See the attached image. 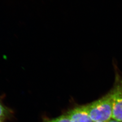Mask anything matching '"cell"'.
<instances>
[{"label":"cell","instance_id":"ba28073f","mask_svg":"<svg viewBox=\"0 0 122 122\" xmlns=\"http://www.w3.org/2000/svg\"><path fill=\"white\" fill-rule=\"evenodd\" d=\"M0 122H5L4 121H1V120H0Z\"/></svg>","mask_w":122,"mask_h":122},{"label":"cell","instance_id":"8992f818","mask_svg":"<svg viewBox=\"0 0 122 122\" xmlns=\"http://www.w3.org/2000/svg\"><path fill=\"white\" fill-rule=\"evenodd\" d=\"M119 122V121H118L117 120H115V119H113V118H111V119H110L109 120V121H108L107 122Z\"/></svg>","mask_w":122,"mask_h":122},{"label":"cell","instance_id":"3957f363","mask_svg":"<svg viewBox=\"0 0 122 122\" xmlns=\"http://www.w3.org/2000/svg\"><path fill=\"white\" fill-rule=\"evenodd\" d=\"M65 114L71 122H93L89 115L86 105L76 107Z\"/></svg>","mask_w":122,"mask_h":122},{"label":"cell","instance_id":"52a82bcc","mask_svg":"<svg viewBox=\"0 0 122 122\" xmlns=\"http://www.w3.org/2000/svg\"><path fill=\"white\" fill-rule=\"evenodd\" d=\"M103 122V121H95V122Z\"/></svg>","mask_w":122,"mask_h":122},{"label":"cell","instance_id":"5b68a950","mask_svg":"<svg viewBox=\"0 0 122 122\" xmlns=\"http://www.w3.org/2000/svg\"><path fill=\"white\" fill-rule=\"evenodd\" d=\"M43 122H71L65 114L51 119H45Z\"/></svg>","mask_w":122,"mask_h":122},{"label":"cell","instance_id":"277c9868","mask_svg":"<svg viewBox=\"0 0 122 122\" xmlns=\"http://www.w3.org/2000/svg\"><path fill=\"white\" fill-rule=\"evenodd\" d=\"M14 112L12 109L5 105L0 99V120L5 122L7 120H12Z\"/></svg>","mask_w":122,"mask_h":122},{"label":"cell","instance_id":"6da1fadb","mask_svg":"<svg viewBox=\"0 0 122 122\" xmlns=\"http://www.w3.org/2000/svg\"><path fill=\"white\" fill-rule=\"evenodd\" d=\"M86 106L93 122H106L112 118L113 101L110 92L100 99L86 105Z\"/></svg>","mask_w":122,"mask_h":122},{"label":"cell","instance_id":"7a4b0ae2","mask_svg":"<svg viewBox=\"0 0 122 122\" xmlns=\"http://www.w3.org/2000/svg\"><path fill=\"white\" fill-rule=\"evenodd\" d=\"M113 89L110 93L113 101L112 118L122 122V78L116 76Z\"/></svg>","mask_w":122,"mask_h":122}]
</instances>
